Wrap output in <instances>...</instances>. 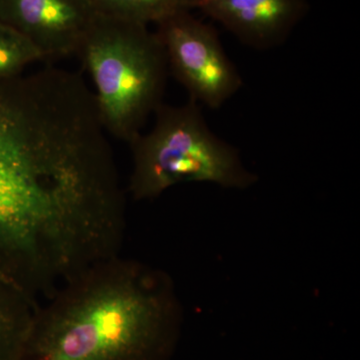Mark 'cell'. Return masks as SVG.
Returning <instances> with one entry per match:
<instances>
[{
  "label": "cell",
  "mask_w": 360,
  "mask_h": 360,
  "mask_svg": "<svg viewBox=\"0 0 360 360\" xmlns=\"http://www.w3.org/2000/svg\"><path fill=\"white\" fill-rule=\"evenodd\" d=\"M106 134L78 73L0 77V283L35 304L120 255L125 198Z\"/></svg>",
  "instance_id": "6da1fadb"
},
{
  "label": "cell",
  "mask_w": 360,
  "mask_h": 360,
  "mask_svg": "<svg viewBox=\"0 0 360 360\" xmlns=\"http://www.w3.org/2000/svg\"><path fill=\"white\" fill-rule=\"evenodd\" d=\"M181 326L170 277L118 255L35 307L20 360H172Z\"/></svg>",
  "instance_id": "7a4b0ae2"
},
{
  "label": "cell",
  "mask_w": 360,
  "mask_h": 360,
  "mask_svg": "<svg viewBox=\"0 0 360 360\" xmlns=\"http://www.w3.org/2000/svg\"><path fill=\"white\" fill-rule=\"evenodd\" d=\"M77 56L91 75L104 129L129 144L163 103L168 65L158 34L98 14Z\"/></svg>",
  "instance_id": "3957f363"
},
{
  "label": "cell",
  "mask_w": 360,
  "mask_h": 360,
  "mask_svg": "<svg viewBox=\"0 0 360 360\" xmlns=\"http://www.w3.org/2000/svg\"><path fill=\"white\" fill-rule=\"evenodd\" d=\"M148 134L130 142L129 193L136 200H153L186 182H212L225 188H248L257 174L245 167L238 149L208 127L200 103L189 98L174 106L160 104Z\"/></svg>",
  "instance_id": "277c9868"
},
{
  "label": "cell",
  "mask_w": 360,
  "mask_h": 360,
  "mask_svg": "<svg viewBox=\"0 0 360 360\" xmlns=\"http://www.w3.org/2000/svg\"><path fill=\"white\" fill-rule=\"evenodd\" d=\"M156 25L168 71L187 90L189 98L217 110L238 94L243 77L212 25L194 18L191 11Z\"/></svg>",
  "instance_id": "5b68a950"
},
{
  "label": "cell",
  "mask_w": 360,
  "mask_h": 360,
  "mask_svg": "<svg viewBox=\"0 0 360 360\" xmlns=\"http://www.w3.org/2000/svg\"><path fill=\"white\" fill-rule=\"evenodd\" d=\"M97 15L92 0H0V22L30 40L44 60L77 54Z\"/></svg>",
  "instance_id": "8992f818"
},
{
  "label": "cell",
  "mask_w": 360,
  "mask_h": 360,
  "mask_svg": "<svg viewBox=\"0 0 360 360\" xmlns=\"http://www.w3.org/2000/svg\"><path fill=\"white\" fill-rule=\"evenodd\" d=\"M194 8L258 51L283 44L309 8L307 0H194Z\"/></svg>",
  "instance_id": "52a82bcc"
},
{
  "label": "cell",
  "mask_w": 360,
  "mask_h": 360,
  "mask_svg": "<svg viewBox=\"0 0 360 360\" xmlns=\"http://www.w3.org/2000/svg\"><path fill=\"white\" fill-rule=\"evenodd\" d=\"M37 304L0 283V360H20Z\"/></svg>",
  "instance_id": "ba28073f"
},
{
  "label": "cell",
  "mask_w": 360,
  "mask_h": 360,
  "mask_svg": "<svg viewBox=\"0 0 360 360\" xmlns=\"http://www.w3.org/2000/svg\"><path fill=\"white\" fill-rule=\"evenodd\" d=\"M97 13L148 25L194 8V0H92Z\"/></svg>",
  "instance_id": "9c48e42d"
},
{
  "label": "cell",
  "mask_w": 360,
  "mask_h": 360,
  "mask_svg": "<svg viewBox=\"0 0 360 360\" xmlns=\"http://www.w3.org/2000/svg\"><path fill=\"white\" fill-rule=\"evenodd\" d=\"M44 60L39 49L11 26L0 22V77L25 72L37 61Z\"/></svg>",
  "instance_id": "30bf717a"
}]
</instances>
